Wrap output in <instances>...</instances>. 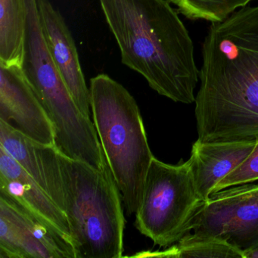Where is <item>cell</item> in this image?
Masks as SVG:
<instances>
[{
  "label": "cell",
  "instance_id": "52a82bcc",
  "mask_svg": "<svg viewBox=\"0 0 258 258\" xmlns=\"http://www.w3.org/2000/svg\"><path fill=\"white\" fill-rule=\"evenodd\" d=\"M0 258H75L70 237L0 194Z\"/></svg>",
  "mask_w": 258,
  "mask_h": 258
},
{
  "label": "cell",
  "instance_id": "277c9868",
  "mask_svg": "<svg viewBox=\"0 0 258 258\" xmlns=\"http://www.w3.org/2000/svg\"><path fill=\"white\" fill-rule=\"evenodd\" d=\"M90 105L95 126L125 209L136 214L154 158L137 102L105 74L91 78Z\"/></svg>",
  "mask_w": 258,
  "mask_h": 258
},
{
  "label": "cell",
  "instance_id": "8992f818",
  "mask_svg": "<svg viewBox=\"0 0 258 258\" xmlns=\"http://www.w3.org/2000/svg\"><path fill=\"white\" fill-rule=\"evenodd\" d=\"M193 238H214L244 250L258 245V183L211 193L191 221Z\"/></svg>",
  "mask_w": 258,
  "mask_h": 258
},
{
  "label": "cell",
  "instance_id": "2e32d148",
  "mask_svg": "<svg viewBox=\"0 0 258 258\" xmlns=\"http://www.w3.org/2000/svg\"><path fill=\"white\" fill-rule=\"evenodd\" d=\"M256 146L251 153L241 165L220 180L213 189V192L241 184L250 183L258 180V137Z\"/></svg>",
  "mask_w": 258,
  "mask_h": 258
},
{
  "label": "cell",
  "instance_id": "6da1fadb",
  "mask_svg": "<svg viewBox=\"0 0 258 258\" xmlns=\"http://www.w3.org/2000/svg\"><path fill=\"white\" fill-rule=\"evenodd\" d=\"M196 124L202 142L258 137V6L212 23L202 45Z\"/></svg>",
  "mask_w": 258,
  "mask_h": 258
},
{
  "label": "cell",
  "instance_id": "8fae6325",
  "mask_svg": "<svg viewBox=\"0 0 258 258\" xmlns=\"http://www.w3.org/2000/svg\"><path fill=\"white\" fill-rule=\"evenodd\" d=\"M256 143V140L195 142L188 161L196 190L204 202L220 180L242 164Z\"/></svg>",
  "mask_w": 258,
  "mask_h": 258
},
{
  "label": "cell",
  "instance_id": "4fadbf2b",
  "mask_svg": "<svg viewBox=\"0 0 258 258\" xmlns=\"http://www.w3.org/2000/svg\"><path fill=\"white\" fill-rule=\"evenodd\" d=\"M164 257L244 258L242 250L227 241L214 238L182 237L176 245L164 251L149 253L144 256Z\"/></svg>",
  "mask_w": 258,
  "mask_h": 258
},
{
  "label": "cell",
  "instance_id": "5b68a950",
  "mask_svg": "<svg viewBox=\"0 0 258 258\" xmlns=\"http://www.w3.org/2000/svg\"><path fill=\"white\" fill-rule=\"evenodd\" d=\"M203 203L188 160L172 165L154 157L134 226L154 244L168 247L188 234L191 220Z\"/></svg>",
  "mask_w": 258,
  "mask_h": 258
},
{
  "label": "cell",
  "instance_id": "30bf717a",
  "mask_svg": "<svg viewBox=\"0 0 258 258\" xmlns=\"http://www.w3.org/2000/svg\"><path fill=\"white\" fill-rule=\"evenodd\" d=\"M0 194L70 237L67 217L37 181L0 146ZM72 239V238H71Z\"/></svg>",
  "mask_w": 258,
  "mask_h": 258
},
{
  "label": "cell",
  "instance_id": "9c48e42d",
  "mask_svg": "<svg viewBox=\"0 0 258 258\" xmlns=\"http://www.w3.org/2000/svg\"><path fill=\"white\" fill-rule=\"evenodd\" d=\"M42 28L54 64L81 112L90 118V88L72 33L49 0H37Z\"/></svg>",
  "mask_w": 258,
  "mask_h": 258
},
{
  "label": "cell",
  "instance_id": "7c38bea8",
  "mask_svg": "<svg viewBox=\"0 0 258 258\" xmlns=\"http://www.w3.org/2000/svg\"><path fill=\"white\" fill-rule=\"evenodd\" d=\"M25 24L24 0H0V64L22 67Z\"/></svg>",
  "mask_w": 258,
  "mask_h": 258
},
{
  "label": "cell",
  "instance_id": "3957f363",
  "mask_svg": "<svg viewBox=\"0 0 258 258\" xmlns=\"http://www.w3.org/2000/svg\"><path fill=\"white\" fill-rule=\"evenodd\" d=\"M46 191L66 214L75 258L123 256L121 195L108 164L95 168L34 142Z\"/></svg>",
  "mask_w": 258,
  "mask_h": 258
},
{
  "label": "cell",
  "instance_id": "5bb4252c",
  "mask_svg": "<svg viewBox=\"0 0 258 258\" xmlns=\"http://www.w3.org/2000/svg\"><path fill=\"white\" fill-rule=\"evenodd\" d=\"M0 146L4 148V150L46 191V184L34 141L10 123L0 120Z\"/></svg>",
  "mask_w": 258,
  "mask_h": 258
},
{
  "label": "cell",
  "instance_id": "ba28073f",
  "mask_svg": "<svg viewBox=\"0 0 258 258\" xmlns=\"http://www.w3.org/2000/svg\"><path fill=\"white\" fill-rule=\"evenodd\" d=\"M0 120L46 146H54L52 123L22 67L0 64Z\"/></svg>",
  "mask_w": 258,
  "mask_h": 258
},
{
  "label": "cell",
  "instance_id": "e0dca14e",
  "mask_svg": "<svg viewBox=\"0 0 258 258\" xmlns=\"http://www.w3.org/2000/svg\"><path fill=\"white\" fill-rule=\"evenodd\" d=\"M244 258H258V245L244 251Z\"/></svg>",
  "mask_w": 258,
  "mask_h": 258
},
{
  "label": "cell",
  "instance_id": "9a60e30c",
  "mask_svg": "<svg viewBox=\"0 0 258 258\" xmlns=\"http://www.w3.org/2000/svg\"><path fill=\"white\" fill-rule=\"evenodd\" d=\"M188 20L220 23L253 0H170Z\"/></svg>",
  "mask_w": 258,
  "mask_h": 258
},
{
  "label": "cell",
  "instance_id": "7a4b0ae2",
  "mask_svg": "<svg viewBox=\"0 0 258 258\" xmlns=\"http://www.w3.org/2000/svg\"><path fill=\"white\" fill-rule=\"evenodd\" d=\"M121 61L155 92L175 102H196L199 70L188 30L170 0H99Z\"/></svg>",
  "mask_w": 258,
  "mask_h": 258
}]
</instances>
